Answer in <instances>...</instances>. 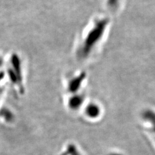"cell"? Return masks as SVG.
I'll return each mask as SVG.
<instances>
[{
  "label": "cell",
  "mask_w": 155,
  "mask_h": 155,
  "mask_svg": "<svg viewBox=\"0 0 155 155\" xmlns=\"http://www.w3.org/2000/svg\"><path fill=\"white\" fill-rule=\"evenodd\" d=\"M85 116L89 119L95 120L100 117L102 110L100 106L95 102H90L84 108Z\"/></svg>",
  "instance_id": "1"
},
{
  "label": "cell",
  "mask_w": 155,
  "mask_h": 155,
  "mask_svg": "<svg viewBox=\"0 0 155 155\" xmlns=\"http://www.w3.org/2000/svg\"><path fill=\"white\" fill-rule=\"evenodd\" d=\"M84 97L79 93L72 94L67 101L68 107L71 111H76L79 110L84 105Z\"/></svg>",
  "instance_id": "2"
},
{
  "label": "cell",
  "mask_w": 155,
  "mask_h": 155,
  "mask_svg": "<svg viewBox=\"0 0 155 155\" xmlns=\"http://www.w3.org/2000/svg\"><path fill=\"white\" fill-rule=\"evenodd\" d=\"M107 155H122L120 153H116V152H111L109 153Z\"/></svg>",
  "instance_id": "4"
},
{
  "label": "cell",
  "mask_w": 155,
  "mask_h": 155,
  "mask_svg": "<svg viewBox=\"0 0 155 155\" xmlns=\"http://www.w3.org/2000/svg\"><path fill=\"white\" fill-rule=\"evenodd\" d=\"M70 150H71V153H72L71 155H81L75 148H72V149H70Z\"/></svg>",
  "instance_id": "3"
}]
</instances>
